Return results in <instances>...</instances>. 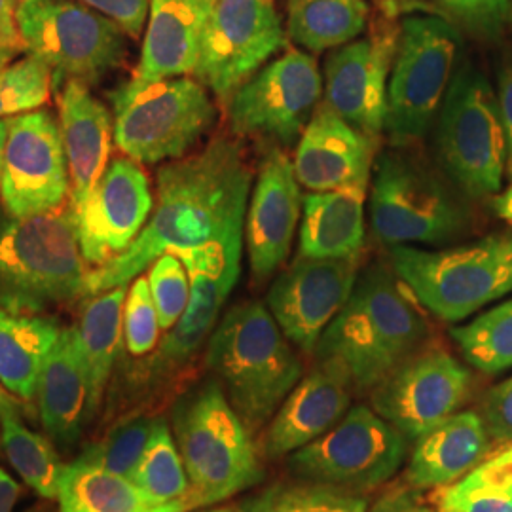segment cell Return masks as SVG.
<instances>
[{
    "instance_id": "6da1fadb",
    "label": "cell",
    "mask_w": 512,
    "mask_h": 512,
    "mask_svg": "<svg viewBox=\"0 0 512 512\" xmlns=\"http://www.w3.org/2000/svg\"><path fill=\"white\" fill-rule=\"evenodd\" d=\"M251 179L243 148L226 137L162 167L147 226L122 255L88 272L86 296L128 285L164 253L245 234Z\"/></svg>"
},
{
    "instance_id": "7a4b0ae2",
    "label": "cell",
    "mask_w": 512,
    "mask_h": 512,
    "mask_svg": "<svg viewBox=\"0 0 512 512\" xmlns=\"http://www.w3.org/2000/svg\"><path fill=\"white\" fill-rule=\"evenodd\" d=\"M427 325L418 306L391 270L372 264L363 270L348 304L317 342V363L338 366L351 385L374 391L385 378L420 351Z\"/></svg>"
},
{
    "instance_id": "3957f363",
    "label": "cell",
    "mask_w": 512,
    "mask_h": 512,
    "mask_svg": "<svg viewBox=\"0 0 512 512\" xmlns=\"http://www.w3.org/2000/svg\"><path fill=\"white\" fill-rule=\"evenodd\" d=\"M207 366L249 431L272 420L302 378L300 359L260 302L224 313L209 336Z\"/></svg>"
},
{
    "instance_id": "277c9868",
    "label": "cell",
    "mask_w": 512,
    "mask_h": 512,
    "mask_svg": "<svg viewBox=\"0 0 512 512\" xmlns=\"http://www.w3.org/2000/svg\"><path fill=\"white\" fill-rule=\"evenodd\" d=\"M73 207L18 219L0 209V308L40 315L86 296Z\"/></svg>"
},
{
    "instance_id": "5b68a950",
    "label": "cell",
    "mask_w": 512,
    "mask_h": 512,
    "mask_svg": "<svg viewBox=\"0 0 512 512\" xmlns=\"http://www.w3.org/2000/svg\"><path fill=\"white\" fill-rule=\"evenodd\" d=\"M173 433L190 482L188 512L226 501L264 478L251 431L217 380L175 404Z\"/></svg>"
},
{
    "instance_id": "8992f818",
    "label": "cell",
    "mask_w": 512,
    "mask_h": 512,
    "mask_svg": "<svg viewBox=\"0 0 512 512\" xmlns=\"http://www.w3.org/2000/svg\"><path fill=\"white\" fill-rule=\"evenodd\" d=\"M391 264L425 310L458 323L512 293V234L442 251L393 245Z\"/></svg>"
},
{
    "instance_id": "52a82bcc",
    "label": "cell",
    "mask_w": 512,
    "mask_h": 512,
    "mask_svg": "<svg viewBox=\"0 0 512 512\" xmlns=\"http://www.w3.org/2000/svg\"><path fill=\"white\" fill-rule=\"evenodd\" d=\"M114 145L141 164L179 160L211 129L217 110L200 80L131 78L109 92Z\"/></svg>"
},
{
    "instance_id": "ba28073f",
    "label": "cell",
    "mask_w": 512,
    "mask_h": 512,
    "mask_svg": "<svg viewBox=\"0 0 512 512\" xmlns=\"http://www.w3.org/2000/svg\"><path fill=\"white\" fill-rule=\"evenodd\" d=\"M16 21L23 48L52 69L54 84H95L128 54L126 33L78 0H18Z\"/></svg>"
},
{
    "instance_id": "9c48e42d",
    "label": "cell",
    "mask_w": 512,
    "mask_h": 512,
    "mask_svg": "<svg viewBox=\"0 0 512 512\" xmlns=\"http://www.w3.org/2000/svg\"><path fill=\"white\" fill-rule=\"evenodd\" d=\"M458 29L437 16L403 21L387 86L385 131L393 143L421 139L433 126L456 76Z\"/></svg>"
},
{
    "instance_id": "30bf717a",
    "label": "cell",
    "mask_w": 512,
    "mask_h": 512,
    "mask_svg": "<svg viewBox=\"0 0 512 512\" xmlns=\"http://www.w3.org/2000/svg\"><path fill=\"white\" fill-rule=\"evenodd\" d=\"M440 160L471 198L497 194L509 160L497 93L486 76L465 67L454 76L440 109Z\"/></svg>"
},
{
    "instance_id": "8fae6325",
    "label": "cell",
    "mask_w": 512,
    "mask_h": 512,
    "mask_svg": "<svg viewBox=\"0 0 512 512\" xmlns=\"http://www.w3.org/2000/svg\"><path fill=\"white\" fill-rule=\"evenodd\" d=\"M465 213L439 177L412 154L385 152L370 192V224L387 245H440L456 238Z\"/></svg>"
},
{
    "instance_id": "7c38bea8",
    "label": "cell",
    "mask_w": 512,
    "mask_h": 512,
    "mask_svg": "<svg viewBox=\"0 0 512 512\" xmlns=\"http://www.w3.org/2000/svg\"><path fill=\"white\" fill-rule=\"evenodd\" d=\"M408 439L372 406H351L325 435L291 454L289 469L302 480L363 494L397 475Z\"/></svg>"
},
{
    "instance_id": "4fadbf2b",
    "label": "cell",
    "mask_w": 512,
    "mask_h": 512,
    "mask_svg": "<svg viewBox=\"0 0 512 512\" xmlns=\"http://www.w3.org/2000/svg\"><path fill=\"white\" fill-rule=\"evenodd\" d=\"M283 46L274 0H215L194 76L228 101Z\"/></svg>"
},
{
    "instance_id": "5bb4252c",
    "label": "cell",
    "mask_w": 512,
    "mask_h": 512,
    "mask_svg": "<svg viewBox=\"0 0 512 512\" xmlns=\"http://www.w3.org/2000/svg\"><path fill=\"white\" fill-rule=\"evenodd\" d=\"M71 190L61 126L50 110L35 109L8 118L2 156L0 200L18 219L59 209Z\"/></svg>"
},
{
    "instance_id": "9a60e30c",
    "label": "cell",
    "mask_w": 512,
    "mask_h": 512,
    "mask_svg": "<svg viewBox=\"0 0 512 512\" xmlns=\"http://www.w3.org/2000/svg\"><path fill=\"white\" fill-rule=\"evenodd\" d=\"M323 93L311 55L289 50L251 76L230 99V124L243 137L293 145L308 126Z\"/></svg>"
},
{
    "instance_id": "2e32d148",
    "label": "cell",
    "mask_w": 512,
    "mask_h": 512,
    "mask_svg": "<svg viewBox=\"0 0 512 512\" xmlns=\"http://www.w3.org/2000/svg\"><path fill=\"white\" fill-rule=\"evenodd\" d=\"M471 372L444 349H420L372 391V408L418 440L465 403Z\"/></svg>"
},
{
    "instance_id": "e0dca14e",
    "label": "cell",
    "mask_w": 512,
    "mask_h": 512,
    "mask_svg": "<svg viewBox=\"0 0 512 512\" xmlns=\"http://www.w3.org/2000/svg\"><path fill=\"white\" fill-rule=\"evenodd\" d=\"M361 274V255L306 258L275 277L268 291V310L289 342L313 353L332 319L348 304Z\"/></svg>"
},
{
    "instance_id": "ac0fdd59",
    "label": "cell",
    "mask_w": 512,
    "mask_h": 512,
    "mask_svg": "<svg viewBox=\"0 0 512 512\" xmlns=\"http://www.w3.org/2000/svg\"><path fill=\"white\" fill-rule=\"evenodd\" d=\"M152 209L143 167L129 158L112 160L90 200L74 213L86 264L99 268L122 255L147 226Z\"/></svg>"
},
{
    "instance_id": "d6986e66",
    "label": "cell",
    "mask_w": 512,
    "mask_h": 512,
    "mask_svg": "<svg viewBox=\"0 0 512 512\" xmlns=\"http://www.w3.org/2000/svg\"><path fill=\"white\" fill-rule=\"evenodd\" d=\"M243 236L175 253L190 277V300L179 323L167 330L154 359L156 368L186 363L217 327L220 311L241 274Z\"/></svg>"
},
{
    "instance_id": "ffe728a7",
    "label": "cell",
    "mask_w": 512,
    "mask_h": 512,
    "mask_svg": "<svg viewBox=\"0 0 512 512\" xmlns=\"http://www.w3.org/2000/svg\"><path fill=\"white\" fill-rule=\"evenodd\" d=\"M397 33L382 31L336 48L325 63V103L370 137L385 129Z\"/></svg>"
},
{
    "instance_id": "44dd1931",
    "label": "cell",
    "mask_w": 512,
    "mask_h": 512,
    "mask_svg": "<svg viewBox=\"0 0 512 512\" xmlns=\"http://www.w3.org/2000/svg\"><path fill=\"white\" fill-rule=\"evenodd\" d=\"M302 200L293 160L281 148L270 150L258 169L245 215V241L256 279L275 274L287 260Z\"/></svg>"
},
{
    "instance_id": "7402d4cb",
    "label": "cell",
    "mask_w": 512,
    "mask_h": 512,
    "mask_svg": "<svg viewBox=\"0 0 512 512\" xmlns=\"http://www.w3.org/2000/svg\"><path fill=\"white\" fill-rule=\"evenodd\" d=\"M376 143V137L351 126L327 103H319L296 143V179L310 192L368 184Z\"/></svg>"
},
{
    "instance_id": "603a6c76",
    "label": "cell",
    "mask_w": 512,
    "mask_h": 512,
    "mask_svg": "<svg viewBox=\"0 0 512 512\" xmlns=\"http://www.w3.org/2000/svg\"><path fill=\"white\" fill-rule=\"evenodd\" d=\"M351 387L338 366L317 363L275 412L266 433V454L291 456L325 435L351 408Z\"/></svg>"
},
{
    "instance_id": "cb8c5ba5",
    "label": "cell",
    "mask_w": 512,
    "mask_h": 512,
    "mask_svg": "<svg viewBox=\"0 0 512 512\" xmlns=\"http://www.w3.org/2000/svg\"><path fill=\"white\" fill-rule=\"evenodd\" d=\"M61 135L71 175L74 213L90 200L109 167L114 124L110 112L88 86L69 80L59 97Z\"/></svg>"
},
{
    "instance_id": "d4e9b609",
    "label": "cell",
    "mask_w": 512,
    "mask_h": 512,
    "mask_svg": "<svg viewBox=\"0 0 512 512\" xmlns=\"http://www.w3.org/2000/svg\"><path fill=\"white\" fill-rule=\"evenodd\" d=\"M213 4L215 0H150L147 35L133 78L158 82L194 74Z\"/></svg>"
},
{
    "instance_id": "484cf974",
    "label": "cell",
    "mask_w": 512,
    "mask_h": 512,
    "mask_svg": "<svg viewBox=\"0 0 512 512\" xmlns=\"http://www.w3.org/2000/svg\"><path fill=\"white\" fill-rule=\"evenodd\" d=\"M490 444L478 412H456L414 440L406 482L414 490H435L454 484L486 458Z\"/></svg>"
},
{
    "instance_id": "4316f807",
    "label": "cell",
    "mask_w": 512,
    "mask_h": 512,
    "mask_svg": "<svg viewBox=\"0 0 512 512\" xmlns=\"http://www.w3.org/2000/svg\"><path fill=\"white\" fill-rule=\"evenodd\" d=\"M40 420L59 446H73L88 423L90 387L76 327L61 330L38 382Z\"/></svg>"
},
{
    "instance_id": "83f0119b",
    "label": "cell",
    "mask_w": 512,
    "mask_h": 512,
    "mask_svg": "<svg viewBox=\"0 0 512 512\" xmlns=\"http://www.w3.org/2000/svg\"><path fill=\"white\" fill-rule=\"evenodd\" d=\"M366 186L349 184L304 196L298 256L348 258L363 253Z\"/></svg>"
},
{
    "instance_id": "f1b7e54d",
    "label": "cell",
    "mask_w": 512,
    "mask_h": 512,
    "mask_svg": "<svg viewBox=\"0 0 512 512\" xmlns=\"http://www.w3.org/2000/svg\"><path fill=\"white\" fill-rule=\"evenodd\" d=\"M54 317L0 308V384L23 403H33L48 355L61 334Z\"/></svg>"
},
{
    "instance_id": "f546056e",
    "label": "cell",
    "mask_w": 512,
    "mask_h": 512,
    "mask_svg": "<svg viewBox=\"0 0 512 512\" xmlns=\"http://www.w3.org/2000/svg\"><path fill=\"white\" fill-rule=\"evenodd\" d=\"M126 296L128 285L93 296L84 306L80 323L76 325L80 353L90 387L88 421L92 420L101 406L112 366L120 351Z\"/></svg>"
},
{
    "instance_id": "4dcf8cb0",
    "label": "cell",
    "mask_w": 512,
    "mask_h": 512,
    "mask_svg": "<svg viewBox=\"0 0 512 512\" xmlns=\"http://www.w3.org/2000/svg\"><path fill=\"white\" fill-rule=\"evenodd\" d=\"M61 512H171L143 494L129 478L76 459L59 484Z\"/></svg>"
},
{
    "instance_id": "1f68e13d",
    "label": "cell",
    "mask_w": 512,
    "mask_h": 512,
    "mask_svg": "<svg viewBox=\"0 0 512 512\" xmlns=\"http://www.w3.org/2000/svg\"><path fill=\"white\" fill-rule=\"evenodd\" d=\"M365 0H289V37L310 52H327L359 37L366 27Z\"/></svg>"
},
{
    "instance_id": "d6a6232c",
    "label": "cell",
    "mask_w": 512,
    "mask_h": 512,
    "mask_svg": "<svg viewBox=\"0 0 512 512\" xmlns=\"http://www.w3.org/2000/svg\"><path fill=\"white\" fill-rule=\"evenodd\" d=\"M0 444L27 486L40 497L57 499L65 465L50 440L42 439L21 421L10 395L0 401Z\"/></svg>"
},
{
    "instance_id": "836d02e7",
    "label": "cell",
    "mask_w": 512,
    "mask_h": 512,
    "mask_svg": "<svg viewBox=\"0 0 512 512\" xmlns=\"http://www.w3.org/2000/svg\"><path fill=\"white\" fill-rule=\"evenodd\" d=\"M437 512H512V444L454 484L435 488Z\"/></svg>"
},
{
    "instance_id": "e575fe53",
    "label": "cell",
    "mask_w": 512,
    "mask_h": 512,
    "mask_svg": "<svg viewBox=\"0 0 512 512\" xmlns=\"http://www.w3.org/2000/svg\"><path fill=\"white\" fill-rule=\"evenodd\" d=\"M129 480L156 505L171 512H188L190 482L167 421H156L145 454Z\"/></svg>"
},
{
    "instance_id": "d590c367",
    "label": "cell",
    "mask_w": 512,
    "mask_h": 512,
    "mask_svg": "<svg viewBox=\"0 0 512 512\" xmlns=\"http://www.w3.org/2000/svg\"><path fill=\"white\" fill-rule=\"evenodd\" d=\"M365 495L317 482H275L243 499L234 512H366Z\"/></svg>"
},
{
    "instance_id": "8d00e7d4",
    "label": "cell",
    "mask_w": 512,
    "mask_h": 512,
    "mask_svg": "<svg viewBox=\"0 0 512 512\" xmlns=\"http://www.w3.org/2000/svg\"><path fill=\"white\" fill-rule=\"evenodd\" d=\"M452 338L469 365L484 374L512 368V298L452 329Z\"/></svg>"
},
{
    "instance_id": "74e56055",
    "label": "cell",
    "mask_w": 512,
    "mask_h": 512,
    "mask_svg": "<svg viewBox=\"0 0 512 512\" xmlns=\"http://www.w3.org/2000/svg\"><path fill=\"white\" fill-rule=\"evenodd\" d=\"M156 421L148 416L122 421L110 431L107 439L88 448L78 459L93 463L114 475L131 478L145 454Z\"/></svg>"
},
{
    "instance_id": "f35d334b",
    "label": "cell",
    "mask_w": 512,
    "mask_h": 512,
    "mask_svg": "<svg viewBox=\"0 0 512 512\" xmlns=\"http://www.w3.org/2000/svg\"><path fill=\"white\" fill-rule=\"evenodd\" d=\"M52 86V69L35 55L23 57L0 71V120L38 109Z\"/></svg>"
},
{
    "instance_id": "ab89813d",
    "label": "cell",
    "mask_w": 512,
    "mask_h": 512,
    "mask_svg": "<svg viewBox=\"0 0 512 512\" xmlns=\"http://www.w3.org/2000/svg\"><path fill=\"white\" fill-rule=\"evenodd\" d=\"M147 279L158 311L160 329L171 330L183 317L190 300V277L183 260L175 253L158 256L152 262Z\"/></svg>"
},
{
    "instance_id": "60d3db41",
    "label": "cell",
    "mask_w": 512,
    "mask_h": 512,
    "mask_svg": "<svg viewBox=\"0 0 512 512\" xmlns=\"http://www.w3.org/2000/svg\"><path fill=\"white\" fill-rule=\"evenodd\" d=\"M160 319L147 277H135L124 304V338L133 357H143L156 348Z\"/></svg>"
},
{
    "instance_id": "b9f144b4",
    "label": "cell",
    "mask_w": 512,
    "mask_h": 512,
    "mask_svg": "<svg viewBox=\"0 0 512 512\" xmlns=\"http://www.w3.org/2000/svg\"><path fill=\"white\" fill-rule=\"evenodd\" d=\"M444 6L469 29L495 37L509 23L511 0H442Z\"/></svg>"
},
{
    "instance_id": "7bdbcfd3",
    "label": "cell",
    "mask_w": 512,
    "mask_h": 512,
    "mask_svg": "<svg viewBox=\"0 0 512 512\" xmlns=\"http://www.w3.org/2000/svg\"><path fill=\"white\" fill-rule=\"evenodd\" d=\"M480 418L488 431L490 442L495 446H511L512 444V376L501 384L492 387L484 401Z\"/></svg>"
},
{
    "instance_id": "ee69618b",
    "label": "cell",
    "mask_w": 512,
    "mask_h": 512,
    "mask_svg": "<svg viewBox=\"0 0 512 512\" xmlns=\"http://www.w3.org/2000/svg\"><path fill=\"white\" fill-rule=\"evenodd\" d=\"M112 19L128 37L139 38L147 23L150 0H78Z\"/></svg>"
},
{
    "instance_id": "f6af8a7d",
    "label": "cell",
    "mask_w": 512,
    "mask_h": 512,
    "mask_svg": "<svg viewBox=\"0 0 512 512\" xmlns=\"http://www.w3.org/2000/svg\"><path fill=\"white\" fill-rule=\"evenodd\" d=\"M497 103L503 120V128L507 135L509 160L512 164V54L503 61L497 76Z\"/></svg>"
},
{
    "instance_id": "bcb514c9",
    "label": "cell",
    "mask_w": 512,
    "mask_h": 512,
    "mask_svg": "<svg viewBox=\"0 0 512 512\" xmlns=\"http://www.w3.org/2000/svg\"><path fill=\"white\" fill-rule=\"evenodd\" d=\"M368 512H437L431 509L420 495L408 490H399L382 497Z\"/></svg>"
},
{
    "instance_id": "7dc6e473",
    "label": "cell",
    "mask_w": 512,
    "mask_h": 512,
    "mask_svg": "<svg viewBox=\"0 0 512 512\" xmlns=\"http://www.w3.org/2000/svg\"><path fill=\"white\" fill-rule=\"evenodd\" d=\"M16 8L18 0H0V48L18 52L23 44L19 38Z\"/></svg>"
},
{
    "instance_id": "c3c4849f",
    "label": "cell",
    "mask_w": 512,
    "mask_h": 512,
    "mask_svg": "<svg viewBox=\"0 0 512 512\" xmlns=\"http://www.w3.org/2000/svg\"><path fill=\"white\" fill-rule=\"evenodd\" d=\"M19 484L0 467V512L14 511L18 501Z\"/></svg>"
},
{
    "instance_id": "681fc988",
    "label": "cell",
    "mask_w": 512,
    "mask_h": 512,
    "mask_svg": "<svg viewBox=\"0 0 512 512\" xmlns=\"http://www.w3.org/2000/svg\"><path fill=\"white\" fill-rule=\"evenodd\" d=\"M494 211L497 213V217H501V219L512 224V179L509 186L495 196Z\"/></svg>"
},
{
    "instance_id": "f907efd6",
    "label": "cell",
    "mask_w": 512,
    "mask_h": 512,
    "mask_svg": "<svg viewBox=\"0 0 512 512\" xmlns=\"http://www.w3.org/2000/svg\"><path fill=\"white\" fill-rule=\"evenodd\" d=\"M6 137H8V118L0 120V173H2V156H4Z\"/></svg>"
},
{
    "instance_id": "816d5d0a",
    "label": "cell",
    "mask_w": 512,
    "mask_h": 512,
    "mask_svg": "<svg viewBox=\"0 0 512 512\" xmlns=\"http://www.w3.org/2000/svg\"><path fill=\"white\" fill-rule=\"evenodd\" d=\"M16 54V50H8V48H0V71L4 69V67H8L10 65V61H12V57Z\"/></svg>"
},
{
    "instance_id": "f5cc1de1",
    "label": "cell",
    "mask_w": 512,
    "mask_h": 512,
    "mask_svg": "<svg viewBox=\"0 0 512 512\" xmlns=\"http://www.w3.org/2000/svg\"><path fill=\"white\" fill-rule=\"evenodd\" d=\"M200 512H234V511H230V509H209V511H200Z\"/></svg>"
},
{
    "instance_id": "db71d44e",
    "label": "cell",
    "mask_w": 512,
    "mask_h": 512,
    "mask_svg": "<svg viewBox=\"0 0 512 512\" xmlns=\"http://www.w3.org/2000/svg\"><path fill=\"white\" fill-rule=\"evenodd\" d=\"M6 395H8V393H4V391H2V389H0V401H2V399H4V397H6Z\"/></svg>"
}]
</instances>
